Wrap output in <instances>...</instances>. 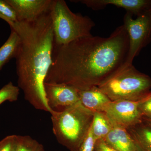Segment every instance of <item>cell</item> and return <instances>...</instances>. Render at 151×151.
<instances>
[{"label":"cell","mask_w":151,"mask_h":151,"mask_svg":"<svg viewBox=\"0 0 151 151\" xmlns=\"http://www.w3.org/2000/svg\"><path fill=\"white\" fill-rule=\"evenodd\" d=\"M129 49L124 25L108 37L91 35L54 45L45 83L65 84L78 91L98 87L126 65Z\"/></svg>","instance_id":"obj_1"},{"label":"cell","mask_w":151,"mask_h":151,"mask_svg":"<svg viewBox=\"0 0 151 151\" xmlns=\"http://www.w3.org/2000/svg\"><path fill=\"white\" fill-rule=\"evenodd\" d=\"M10 27L20 39L15 57L18 86L33 107L50 113L52 110L47 104L44 87L54 47L50 12L34 21H17Z\"/></svg>","instance_id":"obj_2"},{"label":"cell","mask_w":151,"mask_h":151,"mask_svg":"<svg viewBox=\"0 0 151 151\" xmlns=\"http://www.w3.org/2000/svg\"><path fill=\"white\" fill-rule=\"evenodd\" d=\"M50 114L52 131L58 142L70 151L77 150L89 132L94 112L79 101L63 111H52Z\"/></svg>","instance_id":"obj_3"},{"label":"cell","mask_w":151,"mask_h":151,"mask_svg":"<svg viewBox=\"0 0 151 151\" xmlns=\"http://www.w3.org/2000/svg\"><path fill=\"white\" fill-rule=\"evenodd\" d=\"M98 87L112 101H140L151 92V78L133 64L126 65Z\"/></svg>","instance_id":"obj_4"},{"label":"cell","mask_w":151,"mask_h":151,"mask_svg":"<svg viewBox=\"0 0 151 151\" xmlns=\"http://www.w3.org/2000/svg\"><path fill=\"white\" fill-rule=\"evenodd\" d=\"M52 21L54 45L61 46L92 35L94 22L87 16L74 13L64 0H53L50 11Z\"/></svg>","instance_id":"obj_5"},{"label":"cell","mask_w":151,"mask_h":151,"mask_svg":"<svg viewBox=\"0 0 151 151\" xmlns=\"http://www.w3.org/2000/svg\"><path fill=\"white\" fill-rule=\"evenodd\" d=\"M123 25L129 37V53L126 65H131L134 58L151 42V16L145 12L134 19L132 14L127 12Z\"/></svg>","instance_id":"obj_6"},{"label":"cell","mask_w":151,"mask_h":151,"mask_svg":"<svg viewBox=\"0 0 151 151\" xmlns=\"http://www.w3.org/2000/svg\"><path fill=\"white\" fill-rule=\"evenodd\" d=\"M139 101H111L104 112L113 126L128 129L143 122V117L139 109Z\"/></svg>","instance_id":"obj_7"},{"label":"cell","mask_w":151,"mask_h":151,"mask_svg":"<svg viewBox=\"0 0 151 151\" xmlns=\"http://www.w3.org/2000/svg\"><path fill=\"white\" fill-rule=\"evenodd\" d=\"M47 104L52 111H60L79 101L78 90L64 84L45 83Z\"/></svg>","instance_id":"obj_8"},{"label":"cell","mask_w":151,"mask_h":151,"mask_svg":"<svg viewBox=\"0 0 151 151\" xmlns=\"http://www.w3.org/2000/svg\"><path fill=\"white\" fill-rule=\"evenodd\" d=\"M14 10L17 21L32 22L50 11L53 0H6Z\"/></svg>","instance_id":"obj_9"},{"label":"cell","mask_w":151,"mask_h":151,"mask_svg":"<svg viewBox=\"0 0 151 151\" xmlns=\"http://www.w3.org/2000/svg\"><path fill=\"white\" fill-rule=\"evenodd\" d=\"M80 2L88 7L98 10L104 9L106 6L113 5L125 9L127 12L137 17L145 12L150 4V0H79L72 1Z\"/></svg>","instance_id":"obj_10"},{"label":"cell","mask_w":151,"mask_h":151,"mask_svg":"<svg viewBox=\"0 0 151 151\" xmlns=\"http://www.w3.org/2000/svg\"><path fill=\"white\" fill-rule=\"evenodd\" d=\"M79 101L85 108L94 112H104L111 100L97 86L78 90Z\"/></svg>","instance_id":"obj_11"},{"label":"cell","mask_w":151,"mask_h":151,"mask_svg":"<svg viewBox=\"0 0 151 151\" xmlns=\"http://www.w3.org/2000/svg\"><path fill=\"white\" fill-rule=\"evenodd\" d=\"M104 140L119 151H138L129 132L122 127L114 126Z\"/></svg>","instance_id":"obj_12"},{"label":"cell","mask_w":151,"mask_h":151,"mask_svg":"<svg viewBox=\"0 0 151 151\" xmlns=\"http://www.w3.org/2000/svg\"><path fill=\"white\" fill-rule=\"evenodd\" d=\"M138 151H151V127L142 122L127 129Z\"/></svg>","instance_id":"obj_13"},{"label":"cell","mask_w":151,"mask_h":151,"mask_svg":"<svg viewBox=\"0 0 151 151\" xmlns=\"http://www.w3.org/2000/svg\"><path fill=\"white\" fill-rule=\"evenodd\" d=\"M113 127L112 122L105 112H94L91 129L95 140L104 139Z\"/></svg>","instance_id":"obj_14"},{"label":"cell","mask_w":151,"mask_h":151,"mask_svg":"<svg viewBox=\"0 0 151 151\" xmlns=\"http://www.w3.org/2000/svg\"><path fill=\"white\" fill-rule=\"evenodd\" d=\"M11 30L7 40L0 47V71L7 63L15 57L19 45V37L14 30Z\"/></svg>","instance_id":"obj_15"},{"label":"cell","mask_w":151,"mask_h":151,"mask_svg":"<svg viewBox=\"0 0 151 151\" xmlns=\"http://www.w3.org/2000/svg\"><path fill=\"white\" fill-rule=\"evenodd\" d=\"M16 151H45L43 146L28 136H18Z\"/></svg>","instance_id":"obj_16"},{"label":"cell","mask_w":151,"mask_h":151,"mask_svg":"<svg viewBox=\"0 0 151 151\" xmlns=\"http://www.w3.org/2000/svg\"><path fill=\"white\" fill-rule=\"evenodd\" d=\"M20 89L9 82L0 89V105L6 101L14 102L18 98Z\"/></svg>","instance_id":"obj_17"},{"label":"cell","mask_w":151,"mask_h":151,"mask_svg":"<svg viewBox=\"0 0 151 151\" xmlns=\"http://www.w3.org/2000/svg\"><path fill=\"white\" fill-rule=\"evenodd\" d=\"M0 14L13 22H17L14 10L6 0H0Z\"/></svg>","instance_id":"obj_18"},{"label":"cell","mask_w":151,"mask_h":151,"mask_svg":"<svg viewBox=\"0 0 151 151\" xmlns=\"http://www.w3.org/2000/svg\"><path fill=\"white\" fill-rule=\"evenodd\" d=\"M17 135L7 136L0 141V151H16Z\"/></svg>","instance_id":"obj_19"},{"label":"cell","mask_w":151,"mask_h":151,"mask_svg":"<svg viewBox=\"0 0 151 151\" xmlns=\"http://www.w3.org/2000/svg\"><path fill=\"white\" fill-rule=\"evenodd\" d=\"M139 109L143 118L151 119V92L148 96L140 100Z\"/></svg>","instance_id":"obj_20"},{"label":"cell","mask_w":151,"mask_h":151,"mask_svg":"<svg viewBox=\"0 0 151 151\" xmlns=\"http://www.w3.org/2000/svg\"><path fill=\"white\" fill-rule=\"evenodd\" d=\"M96 140L93 137L91 127L86 137L78 147L74 151H95V145Z\"/></svg>","instance_id":"obj_21"},{"label":"cell","mask_w":151,"mask_h":151,"mask_svg":"<svg viewBox=\"0 0 151 151\" xmlns=\"http://www.w3.org/2000/svg\"><path fill=\"white\" fill-rule=\"evenodd\" d=\"M95 151H119L108 145L104 139H99L96 141Z\"/></svg>","instance_id":"obj_22"},{"label":"cell","mask_w":151,"mask_h":151,"mask_svg":"<svg viewBox=\"0 0 151 151\" xmlns=\"http://www.w3.org/2000/svg\"><path fill=\"white\" fill-rule=\"evenodd\" d=\"M0 18L4 20L5 21H6V22H7L10 27L12 26L14 24V22L11 21L10 20H9V19L6 18L5 17H4V16H3L1 14H0Z\"/></svg>","instance_id":"obj_23"},{"label":"cell","mask_w":151,"mask_h":151,"mask_svg":"<svg viewBox=\"0 0 151 151\" xmlns=\"http://www.w3.org/2000/svg\"><path fill=\"white\" fill-rule=\"evenodd\" d=\"M143 122L151 127V119L143 118Z\"/></svg>","instance_id":"obj_24"},{"label":"cell","mask_w":151,"mask_h":151,"mask_svg":"<svg viewBox=\"0 0 151 151\" xmlns=\"http://www.w3.org/2000/svg\"><path fill=\"white\" fill-rule=\"evenodd\" d=\"M145 12L148 13L151 16V1H150L148 7L147 9Z\"/></svg>","instance_id":"obj_25"}]
</instances>
